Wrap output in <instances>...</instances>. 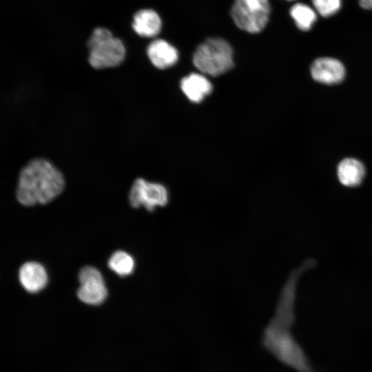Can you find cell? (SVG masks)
<instances>
[{
	"label": "cell",
	"mask_w": 372,
	"mask_h": 372,
	"mask_svg": "<svg viewBox=\"0 0 372 372\" xmlns=\"http://www.w3.org/2000/svg\"><path fill=\"white\" fill-rule=\"evenodd\" d=\"M316 265L313 258H308L290 273L280 291L274 315L262 335L264 348L281 363L298 372H316L292 332L298 281L305 271Z\"/></svg>",
	"instance_id": "6da1fadb"
},
{
	"label": "cell",
	"mask_w": 372,
	"mask_h": 372,
	"mask_svg": "<svg viewBox=\"0 0 372 372\" xmlns=\"http://www.w3.org/2000/svg\"><path fill=\"white\" fill-rule=\"evenodd\" d=\"M64 187L65 179L60 170L49 161L36 158L21 169L16 196L25 206L44 205L58 196Z\"/></svg>",
	"instance_id": "7a4b0ae2"
},
{
	"label": "cell",
	"mask_w": 372,
	"mask_h": 372,
	"mask_svg": "<svg viewBox=\"0 0 372 372\" xmlns=\"http://www.w3.org/2000/svg\"><path fill=\"white\" fill-rule=\"evenodd\" d=\"M192 61L194 66L205 75L220 76L234 65L233 48L223 38L210 37L198 45Z\"/></svg>",
	"instance_id": "3957f363"
},
{
	"label": "cell",
	"mask_w": 372,
	"mask_h": 372,
	"mask_svg": "<svg viewBox=\"0 0 372 372\" xmlns=\"http://www.w3.org/2000/svg\"><path fill=\"white\" fill-rule=\"evenodd\" d=\"M88 61L95 69L114 68L125 59L126 50L123 41L103 27L95 28L87 41Z\"/></svg>",
	"instance_id": "277c9868"
},
{
	"label": "cell",
	"mask_w": 372,
	"mask_h": 372,
	"mask_svg": "<svg viewBox=\"0 0 372 372\" xmlns=\"http://www.w3.org/2000/svg\"><path fill=\"white\" fill-rule=\"evenodd\" d=\"M270 14L269 0H234L230 9L234 24L250 34L262 32L269 21Z\"/></svg>",
	"instance_id": "5b68a950"
},
{
	"label": "cell",
	"mask_w": 372,
	"mask_h": 372,
	"mask_svg": "<svg viewBox=\"0 0 372 372\" xmlns=\"http://www.w3.org/2000/svg\"><path fill=\"white\" fill-rule=\"evenodd\" d=\"M128 198L132 207H143L147 211L152 212L157 207L166 206L170 196L168 189L163 184L138 178L132 185Z\"/></svg>",
	"instance_id": "8992f818"
},
{
	"label": "cell",
	"mask_w": 372,
	"mask_h": 372,
	"mask_svg": "<svg viewBox=\"0 0 372 372\" xmlns=\"http://www.w3.org/2000/svg\"><path fill=\"white\" fill-rule=\"evenodd\" d=\"M78 278L81 285L77 296L81 301L90 305H99L105 301L107 290L101 273L96 267H83Z\"/></svg>",
	"instance_id": "52a82bcc"
},
{
	"label": "cell",
	"mask_w": 372,
	"mask_h": 372,
	"mask_svg": "<svg viewBox=\"0 0 372 372\" xmlns=\"http://www.w3.org/2000/svg\"><path fill=\"white\" fill-rule=\"evenodd\" d=\"M313 79L322 83L331 85L341 82L345 75V69L338 60L329 57L316 59L311 67Z\"/></svg>",
	"instance_id": "ba28073f"
},
{
	"label": "cell",
	"mask_w": 372,
	"mask_h": 372,
	"mask_svg": "<svg viewBox=\"0 0 372 372\" xmlns=\"http://www.w3.org/2000/svg\"><path fill=\"white\" fill-rule=\"evenodd\" d=\"M147 54L152 65L158 69L170 68L175 65L179 59L178 50L162 39H154L148 45Z\"/></svg>",
	"instance_id": "9c48e42d"
},
{
	"label": "cell",
	"mask_w": 372,
	"mask_h": 372,
	"mask_svg": "<svg viewBox=\"0 0 372 372\" xmlns=\"http://www.w3.org/2000/svg\"><path fill=\"white\" fill-rule=\"evenodd\" d=\"M19 278L22 287L32 293L40 291L48 283L47 272L37 262L24 263L19 269Z\"/></svg>",
	"instance_id": "30bf717a"
},
{
	"label": "cell",
	"mask_w": 372,
	"mask_h": 372,
	"mask_svg": "<svg viewBox=\"0 0 372 372\" xmlns=\"http://www.w3.org/2000/svg\"><path fill=\"white\" fill-rule=\"evenodd\" d=\"M162 25L160 15L153 9L139 10L133 16L132 28L138 35L142 37H156L160 33Z\"/></svg>",
	"instance_id": "8fae6325"
},
{
	"label": "cell",
	"mask_w": 372,
	"mask_h": 372,
	"mask_svg": "<svg viewBox=\"0 0 372 372\" xmlns=\"http://www.w3.org/2000/svg\"><path fill=\"white\" fill-rule=\"evenodd\" d=\"M180 88L187 99L194 103L201 102L212 91L210 81L203 73H191L180 81Z\"/></svg>",
	"instance_id": "7c38bea8"
},
{
	"label": "cell",
	"mask_w": 372,
	"mask_h": 372,
	"mask_svg": "<svg viewBox=\"0 0 372 372\" xmlns=\"http://www.w3.org/2000/svg\"><path fill=\"white\" fill-rule=\"evenodd\" d=\"M337 174L338 180L342 185L354 187L362 183L365 176V168L358 160L348 158L340 163Z\"/></svg>",
	"instance_id": "4fadbf2b"
},
{
	"label": "cell",
	"mask_w": 372,
	"mask_h": 372,
	"mask_svg": "<svg viewBox=\"0 0 372 372\" xmlns=\"http://www.w3.org/2000/svg\"><path fill=\"white\" fill-rule=\"evenodd\" d=\"M289 14L297 28L302 31L309 30L317 19L316 12L307 4L302 3L292 6Z\"/></svg>",
	"instance_id": "5bb4252c"
},
{
	"label": "cell",
	"mask_w": 372,
	"mask_h": 372,
	"mask_svg": "<svg viewBox=\"0 0 372 372\" xmlns=\"http://www.w3.org/2000/svg\"><path fill=\"white\" fill-rule=\"evenodd\" d=\"M108 267L120 276L131 274L134 269V260L124 251H116L110 256Z\"/></svg>",
	"instance_id": "9a60e30c"
},
{
	"label": "cell",
	"mask_w": 372,
	"mask_h": 372,
	"mask_svg": "<svg viewBox=\"0 0 372 372\" xmlns=\"http://www.w3.org/2000/svg\"><path fill=\"white\" fill-rule=\"evenodd\" d=\"M317 12L324 17L332 16L341 8V0H312Z\"/></svg>",
	"instance_id": "2e32d148"
},
{
	"label": "cell",
	"mask_w": 372,
	"mask_h": 372,
	"mask_svg": "<svg viewBox=\"0 0 372 372\" xmlns=\"http://www.w3.org/2000/svg\"><path fill=\"white\" fill-rule=\"evenodd\" d=\"M360 6L366 10H372V0H359Z\"/></svg>",
	"instance_id": "e0dca14e"
},
{
	"label": "cell",
	"mask_w": 372,
	"mask_h": 372,
	"mask_svg": "<svg viewBox=\"0 0 372 372\" xmlns=\"http://www.w3.org/2000/svg\"><path fill=\"white\" fill-rule=\"evenodd\" d=\"M287 1H292V0H287Z\"/></svg>",
	"instance_id": "ac0fdd59"
}]
</instances>
